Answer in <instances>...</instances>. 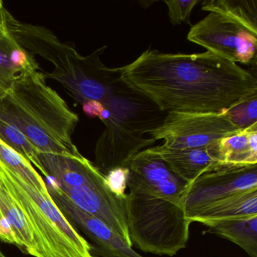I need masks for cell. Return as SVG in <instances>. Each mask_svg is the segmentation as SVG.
I'll use <instances>...</instances> for the list:
<instances>
[{"label": "cell", "mask_w": 257, "mask_h": 257, "mask_svg": "<svg viewBox=\"0 0 257 257\" xmlns=\"http://www.w3.org/2000/svg\"><path fill=\"white\" fill-rule=\"evenodd\" d=\"M2 11L0 13V101L8 94L17 76L22 73L12 63V54L20 46L9 31Z\"/></svg>", "instance_id": "18"}, {"label": "cell", "mask_w": 257, "mask_h": 257, "mask_svg": "<svg viewBox=\"0 0 257 257\" xmlns=\"http://www.w3.org/2000/svg\"><path fill=\"white\" fill-rule=\"evenodd\" d=\"M199 0H171L165 1L168 7L170 21L174 25H180L182 23H189L192 10Z\"/></svg>", "instance_id": "22"}, {"label": "cell", "mask_w": 257, "mask_h": 257, "mask_svg": "<svg viewBox=\"0 0 257 257\" xmlns=\"http://www.w3.org/2000/svg\"><path fill=\"white\" fill-rule=\"evenodd\" d=\"M0 163L20 176L24 180L41 193L49 195L46 182L32 164L10 146L0 140Z\"/></svg>", "instance_id": "19"}, {"label": "cell", "mask_w": 257, "mask_h": 257, "mask_svg": "<svg viewBox=\"0 0 257 257\" xmlns=\"http://www.w3.org/2000/svg\"><path fill=\"white\" fill-rule=\"evenodd\" d=\"M0 140L28 159L46 178L48 175L38 158V150L7 117L0 114Z\"/></svg>", "instance_id": "20"}, {"label": "cell", "mask_w": 257, "mask_h": 257, "mask_svg": "<svg viewBox=\"0 0 257 257\" xmlns=\"http://www.w3.org/2000/svg\"><path fill=\"white\" fill-rule=\"evenodd\" d=\"M241 130L222 113L167 112L162 124L149 133L155 141L163 140L169 150L210 147L222 138Z\"/></svg>", "instance_id": "5"}, {"label": "cell", "mask_w": 257, "mask_h": 257, "mask_svg": "<svg viewBox=\"0 0 257 257\" xmlns=\"http://www.w3.org/2000/svg\"><path fill=\"white\" fill-rule=\"evenodd\" d=\"M0 180L32 226L40 257H94L92 245L69 222L50 195L41 193L2 163Z\"/></svg>", "instance_id": "4"}, {"label": "cell", "mask_w": 257, "mask_h": 257, "mask_svg": "<svg viewBox=\"0 0 257 257\" xmlns=\"http://www.w3.org/2000/svg\"><path fill=\"white\" fill-rule=\"evenodd\" d=\"M43 169L59 187H77L97 181L104 174L83 156H69L39 153Z\"/></svg>", "instance_id": "12"}, {"label": "cell", "mask_w": 257, "mask_h": 257, "mask_svg": "<svg viewBox=\"0 0 257 257\" xmlns=\"http://www.w3.org/2000/svg\"><path fill=\"white\" fill-rule=\"evenodd\" d=\"M119 70L127 85L165 113H222L257 96L255 76L210 52L166 54L150 48Z\"/></svg>", "instance_id": "1"}, {"label": "cell", "mask_w": 257, "mask_h": 257, "mask_svg": "<svg viewBox=\"0 0 257 257\" xmlns=\"http://www.w3.org/2000/svg\"><path fill=\"white\" fill-rule=\"evenodd\" d=\"M201 10L225 15L257 34V2L255 0H205Z\"/></svg>", "instance_id": "17"}, {"label": "cell", "mask_w": 257, "mask_h": 257, "mask_svg": "<svg viewBox=\"0 0 257 257\" xmlns=\"http://www.w3.org/2000/svg\"><path fill=\"white\" fill-rule=\"evenodd\" d=\"M218 143L202 148L169 150L160 145L151 147V150L174 174L191 183L204 173L227 165L221 160Z\"/></svg>", "instance_id": "11"}, {"label": "cell", "mask_w": 257, "mask_h": 257, "mask_svg": "<svg viewBox=\"0 0 257 257\" xmlns=\"http://www.w3.org/2000/svg\"><path fill=\"white\" fill-rule=\"evenodd\" d=\"M257 216V189H249L225 198L191 219L204 225L220 221Z\"/></svg>", "instance_id": "13"}, {"label": "cell", "mask_w": 257, "mask_h": 257, "mask_svg": "<svg viewBox=\"0 0 257 257\" xmlns=\"http://www.w3.org/2000/svg\"><path fill=\"white\" fill-rule=\"evenodd\" d=\"M207 227L205 232L230 240L249 257H257V216L220 221Z\"/></svg>", "instance_id": "16"}, {"label": "cell", "mask_w": 257, "mask_h": 257, "mask_svg": "<svg viewBox=\"0 0 257 257\" xmlns=\"http://www.w3.org/2000/svg\"><path fill=\"white\" fill-rule=\"evenodd\" d=\"M218 150L227 165H256L257 123L222 138Z\"/></svg>", "instance_id": "15"}, {"label": "cell", "mask_w": 257, "mask_h": 257, "mask_svg": "<svg viewBox=\"0 0 257 257\" xmlns=\"http://www.w3.org/2000/svg\"><path fill=\"white\" fill-rule=\"evenodd\" d=\"M59 188L76 207L104 222L133 247L126 213L127 195L114 194L106 184V177L77 187Z\"/></svg>", "instance_id": "9"}, {"label": "cell", "mask_w": 257, "mask_h": 257, "mask_svg": "<svg viewBox=\"0 0 257 257\" xmlns=\"http://www.w3.org/2000/svg\"><path fill=\"white\" fill-rule=\"evenodd\" d=\"M128 168L126 213L132 245L144 252L177 255L187 244L192 223L183 210L189 183L150 151L136 155Z\"/></svg>", "instance_id": "2"}, {"label": "cell", "mask_w": 257, "mask_h": 257, "mask_svg": "<svg viewBox=\"0 0 257 257\" xmlns=\"http://www.w3.org/2000/svg\"><path fill=\"white\" fill-rule=\"evenodd\" d=\"M229 119L240 129L257 123V96L249 97L226 112Z\"/></svg>", "instance_id": "21"}, {"label": "cell", "mask_w": 257, "mask_h": 257, "mask_svg": "<svg viewBox=\"0 0 257 257\" xmlns=\"http://www.w3.org/2000/svg\"><path fill=\"white\" fill-rule=\"evenodd\" d=\"M257 189L256 165H224L207 171L189 183L183 201L191 219L210 206L240 192Z\"/></svg>", "instance_id": "7"}, {"label": "cell", "mask_w": 257, "mask_h": 257, "mask_svg": "<svg viewBox=\"0 0 257 257\" xmlns=\"http://www.w3.org/2000/svg\"><path fill=\"white\" fill-rule=\"evenodd\" d=\"M82 104V110L87 116L91 117V118L97 117L101 119L105 112L104 106L102 103L96 100H86Z\"/></svg>", "instance_id": "24"}, {"label": "cell", "mask_w": 257, "mask_h": 257, "mask_svg": "<svg viewBox=\"0 0 257 257\" xmlns=\"http://www.w3.org/2000/svg\"><path fill=\"white\" fill-rule=\"evenodd\" d=\"M2 14L9 31L22 49L32 56L40 55L55 65V71L44 73L45 77L59 82L76 71L82 56L76 49L60 42L53 33L43 27L22 23L5 7Z\"/></svg>", "instance_id": "8"}, {"label": "cell", "mask_w": 257, "mask_h": 257, "mask_svg": "<svg viewBox=\"0 0 257 257\" xmlns=\"http://www.w3.org/2000/svg\"><path fill=\"white\" fill-rule=\"evenodd\" d=\"M0 212L11 226L16 236L17 246L29 255L40 257L32 226L17 201L12 196L1 180Z\"/></svg>", "instance_id": "14"}, {"label": "cell", "mask_w": 257, "mask_h": 257, "mask_svg": "<svg viewBox=\"0 0 257 257\" xmlns=\"http://www.w3.org/2000/svg\"><path fill=\"white\" fill-rule=\"evenodd\" d=\"M0 114L10 120L40 153L82 156L73 141L79 116L47 85L44 73H21L0 101Z\"/></svg>", "instance_id": "3"}, {"label": "cell", "mask_w": 257, "mask_h": 257, "mask_svg": "<svg viewBox=\"0 0 257 257\" xmlns=\"http://www.w3.org/2000/svg\"><path fill=\"white\" fill-rule=\"evenodd\" d=\"M4 8V2H3V1H1V0H0V13H1V11H2V10Z\"/></svg>", "instance_id": "25"}, {"label": "cell", "mask_w": 257, "mask_h": 257, "mask_svg": "<svg viewBox=\"0 0 257 257\" xmlns=\"http://www.w3.org/2000/svg\"><path fill=\"white\" fill-rule=\"evenodd\" d=\"M187 39L231 62L256 64L257 34L225 15L209 13L191 28Z\"/></svg>", "instance_id": "6"}, {"label": "cell", "mask_w": 257, "mask_h": 257, "mask_svg": "<svg viewBox=\"0 0 257 257\" xmlns=\"http://www.w3.org/2000/svg\"><path fill=\"white\" fill-rule=\"evenodd\" d=\"M46 186L61 213L93 242L92 251L103 257H144L104 222L76 207L56 183L50 182Z\"/></svg>", "instance_id": "10"}, {"label": "cell", "mask_w": 257, "mask_h": 257, "mask_svg": "<svg viewBox=\"0 0 257 257\" xmlns=\"http://www.w3.org/2000/svg\"><path fill=\"white\" fill-rule=\"evenodd\" d=\"M0 257H7L6 256L5 254H4V252H2V250H1V248H0Z\"/></svg>", "instance_id": "26"}, {"label": "cell", "mask_w": 257, "mask_h": 257, "mask_svg": "<svg viewBox=\"0 0 257 257\" xmlns=\"http://www.w3.org/2000/svg\"><path fill=\"white\" fill-rule=\"evenodd\" d=\"M129 174L128 167H118L110 170L105 174L106 184L110 190L118 196L125 197L127 195L125 191L127 187Z\"/></svg>", "instance_id": "23"}]
</instances>
